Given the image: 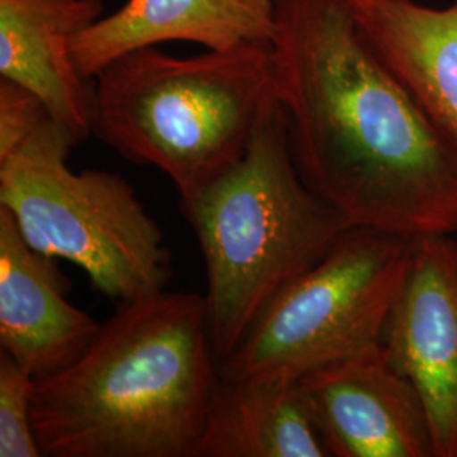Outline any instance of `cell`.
Here are the masks:
<instances>
[{
    "label": "cell",
    "mask_w": 457,
    "mask_h": 457,
    "mask_svg": "<svg viewBox=\"0 0 457 457\" xmlns=\"http://www.w3.org/2000/svg\"><path fill=\"white\" fill-rule=\"evenodd\" d=\"M102 11V0H0V79L31 90L79 141L92 134V82L71 41Z\"/></svg>",
    "instance_id": "cell-11"
},
{
    "label": "cell",
    "mask_w": 457,
    "mask_h": 457,
    "mask_svg": "<svg viewBox=\"0 0 457 457\" xmlns=\"http://www.w3.org/2000/svg\"><path fill=\"white\" fill-rule=\"evenodd\" d=\"M277 31V0H128L71 41L83 79L94 80L117 58L136 49L187 41L222 51L271 43Z\"/></svg>",
    "instance_id": "cell-10"
},
{
    "label": "cell",
    "mask_w": 457,
    "mask_h": 457,
    "mask_svg": "<svg viewBox=\"0 0 457 457\" xmlns=\"http://www.w3.org/2000/svg\"><path fill=\"white\" fill-rule=\"evenodd\" d=\"M220 385L205 296L120 305L82 354L34 378L41 456L196 457Z\"/></svg>",
    "instance_id": "cell-2"
},
{
    "label": "cell",
    "mask_w": 457,
    "mask_h": 457,
    "mask_svg": "<svg viewBox=\"0 0 457 457\" xmlns=\"http://www.w3.org/2000/svg\"><path fill=\"white\" fill-rule=\"evenodd\" d=\"M77 143L48 117L0 162V207L34 251L80 266L117 307L162 294L173 277L163 230L120 175L68 168Z\"/></svg>",
    "instance_id": "cell-5"
},
{
    "label": "cell",
    "mask_w": 457,
    "mask_h": 457,
    "mask_svg": "<svg viewBox=\"0 0 457 457\" xmlns=\"http://www.w3.org/2000/svg\"><path fill=\"white\" fill-rule=\"evenodd\" d=\"M92 134L175 183L181 204L236 163L277 100L271 43L192 58L131 51L92 80Z\"/></svg>",
    "instance_id": "cell-4"
},
{
    "label": "cell",
    "mask_w": 457,
    "mask_h": 457,
    "mask_svg": "<svg viewBox=\"0 0 457 457\" xmlns=\"http://www.w3.org/2000/svg\"><path fill=\"white\" fill-rule=\"evenodd\" d=\"M275 90L303 181L351 226L457 234V143L362 41L351 0H277Z\"/></svg>",
    "instance_id": "cell-1"
},
{
    "label": "cell",
    "mask_w": 457,
    "mask_h": 457,
    "mask_svg": "<svg viewBox=\"0 0 457 457\" xmlns=\"http://www.w3.org/2000/svg\"><path fill=\"white\" fill-rule=\"evenodd\" d=\"M51 262L0 207V345L34 378L62 371L100 330L92 315L66 300L63 278Z\"/></svg>",
    "instance_id": "cell-9"
},
{
    "label": "cell",
    "mask_w": 457,
    "mask_h": 457,
    "mask_svg": "<svg viewBox=\"0 0 457 457\" xmlns=\"http://www.w3.org/2000/svg\"><path fill=\"white\" fill-rule=\"evenodd\" d=\"M181 209L205 260L207 324L219 362L353 228L302 179L278 97L243 156Z\"/></svg>",
    "instance_id": "cell-3"
},
{
    "label": "cell",
    "mask_w": 457,
    "mask_h": 457,
    "mask_svg": "<svg viewBox=\"0 0 457 457\" xmlns=\"http://www.w3.org/2000/svg\"><path fill=\"white\" fill-rule=\"evenodd\" d=\"M362 41L424 114L457 143V0H351Z\"/></svg>",
    "instance_id": "cell-12"
},
{
    "label": "cell",
    "mask_w": 457,
    "mask_h": 457,
    "mask_svg": "<svg viewBox=\"0 0 457 457\" xmlns=\"http://www.w3.org/2000/svg\"><path fill=\"white\" fill-rule=\"evenodd\" d=\"M383 349L415 385L434 457H457V239L415 237L413 258L383 334Z\"/></svg>",
    "instance_id": "cell-7"
},
{
    "label": "cell",
    "mask_w": 457,
    "mask_h": 457,
    "mask_svg": "<svg viewBox=\"0 0 457 457\" xmlns=\"http://www.w3.org/2000/svg\"><path fill=\"white\" fill-rule=\"evenodd\" d=\"M415 237L345 228L326 256L266 307L243 343L219 362L222 381L298 379L383 344L409 273Z\"/></svg>",
    "instance_id": "cell-6"
},
{
    "label": "cell",
    "mask_w": 457,
    "mask_h": 457,
    "mask_svg": "<svg viewBox=\"0 0 457 457\" xmlns=\"http://www.w3.org/2000/svg\"><path fill=\"white\" fill-rule=\"evenodd\" d=\"M327 456L298 379H220L196 457Z\"/></svg>",
    "instance_id": "cell-13"
},
{
    "label": "cell",
    "mask_w": 457,
    "mask_h": 457,
    "mask_svg": "<svg viewBox=\"0 0 457 457\" xmlns=\"http://www.w3.org/2000/svg\"><path fill=\"white\" fill-rule=\"evenodd\" d=\"M48 117L46 105L31 90L0 79V162L24 146Z\"/></svg>",
    "instance_id": "cell-15"
},
{
    "label": "cell",
    "mask_w": 457,
    "mask_h": 457,
    "mask_svg": "<svg viewBox=\"0 0 457 457\" xmlns=\"http://www.w3.org/2000/svg\"><path fill=\"white\" fill-rule=\"evenodd\" d=\"M298 385L330 456L434 457L424 400L383 344L317 368Z\"/></svg>",
    "instance_id": "cell-8"
},
{
    "label": "cell",
    "mask_w": 457,
    "mask_h": 457,
    "mask_svg": "<svg viewBox=\"0 0 457 457\" xmlns=\"http://www.w3.org/2000/svg\"><path fill=\"white\" fill-rule=\"evenodd\" d=\"M34 376L2 351L0 457H39L33 427Z\"/></svg>",
    "instance_id": "cell-14"
}]
</instances>
